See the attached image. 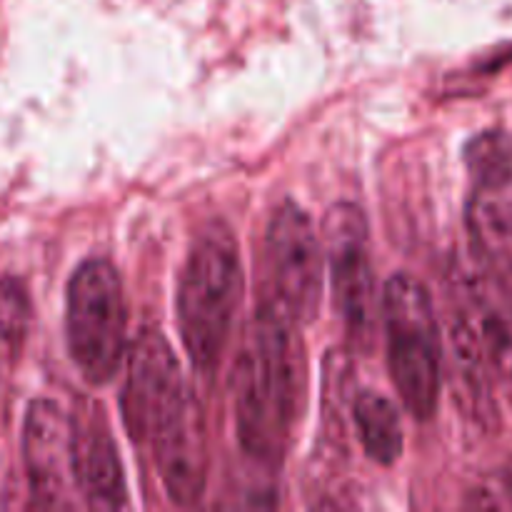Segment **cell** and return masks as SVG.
<instances>
[{
	"label": "cell",
	"mask_w": 512,
	"mask_h": 512,
	"mask_svg": "<svg viewBox=\"0 0 512 512\" xmlns=\"http://www.w3.org/2000/svg\"><path fill=\"white\" fill-rule=\"evenodd\" d=\"M300 325L255 310L235 365V433L250 458L280 465L293 445L308 398V360Z\"/></svg>",
	"instance_id": "1"
},
{
	"label": "cell",
	"mask_w": 512,
	"mask_h": 512,
	"mask_svg": "<svg viewBox=\"0 0 512 512\" xmlns=\"http://www.w3.org/2000/svg\"><path fill=\"white\" fill-rule=\"evenodd\" d=\"M243 300V268L238 240L223 223L195 238L175 293L178 333L190 363L200 375H213L230 343Z\"/></svg>",
	"instance_id": "2"
},
{
	"label": "cell",
	"mask_w": 512,
	"mask_h": 512,
	"mask_svg": "<svg viewBox=\"0 0 512 512\" xmlns=\"http://www.w3.org/2000/svg\"><path fill=\"white\" fill-rule=\"evenodd\" d=\"M383 328L390 378L405 410L430 420L443 388V338L433 300L418 278L398 273L385 283Z\"/></svg>",
	"instance_id": "3"
},
{
	"label": "cell",
	"mask_w": 512,
	"mask_h": 512,
	"mask_svg": "<svg viewBox=\"0 0 512 512\" xmlns=\"http://www.w3.org/2000/svg\"><path fill=\"white\" fill-rule=\"evenodd\" d=\"M70 358L90 385L115 378L128 345L123 283L113 263L90 258L75 268L65 298Z\"/></svg>",
	"instance_id": "4"
},
{
	"label": "cell",
	"mask_w": 512,
	"mask_h": 512,
	"mask_svg": "<svg viewBox=\"0 0 512 512\" xmlns=\"http://www.w3.org/2000/svg\"><path fill=\"white\" fill-rule=\"evenodd\" d=\"M260 270V308L273 310L300 328L318 318L323 300V243L308 213L293 200L280 203L270 215Z\"/></svg>",
	"instance_id": "5"
},
{
	"label": "cell",
	"mask_w": 512,
	"mask_h": 512,
	"mask_svg": "<svg viewBox=\"0 0 512 512\" xmlns=\"http://www.w3.org/2000/svg\"><path fill=\"white\" fill-rule=\"evenodd\" d=\"M320 243L330 260L340 320L355 345L368 348L375 330V273L363 210L353 203H335L323 218Z\"/></svg>",
	"instance_id": "6"
},
{
	"label": "cell",
	"mask_w": 512,
	"mask_h": 512,
	"mask_svg": "<svg viewBox=\"0 0 512 512\" xmlns=\"http://www.w3.org/2000/svg\"><path fill=\"white\" fill-rule=\"evenodd\" d=\"M153 453L155 470L165 493L180 508L200 503L208 485V435L203 410L193 390H185L163 415L145 443Z\"/></svg>",
	"instance_id": "7"
},
{
	"label": "cell",
	"mask_w": 512,
	"mask_h": 512,
	"mask_svg": "<svg viewBox=\"0 0 512 512\" xmlns=\"http://www.w3.org/2000/svg\"><path fill=\"white\" fill-rule=\"evenodd\" d=\"M23 463L35 508H73L75 478V420L48 398L28 405L23 423Z\"/></svg>",
	"instance_id": "8"
},
{
	"label": "cell",
	"mask_w": 512,
	"mask_h": 512,
	"mask_svg": "<svg viewBox=\"0 0 512 512\" xmlns=\"http://www.w3.org/2000/svg\"><path fill=\"white\" fill-rule=\"evenodd\" d=\"M188 390L178 358L160 330H143L128 360L120 413L135 443L143 445L155 420Z\"/></svg>",
	"instance_id": "9"
},
{
	"label": "cell",
	"mask_w": 512,
	"mask_h": 512,
	"mask_svg": "<svg viewBox=\"0 0 512 512\" xmlns=\"http://www.w3.org/2000/svg\"><path fill=\"white\" fill-rule=\"evenodd\" d=\"M453 298L488 360L495 388L512 405V295L485 270H458Z\"/></svg>",
	"instance_id": "10"
},
{
	"label": "cell",
	"mask_w": 512,
	"mask_h": 512,
	"mask_svg": "<svg viewBox=\"0 0 512 512\" xmlns=\"http://www.w3.org/2000/svg\"><path fill=\"white\" fill-rule=\"evenodd\" d=\"M75 420V478L85 505L93 510H123L128 508V488H125L123 463L118 445L105 425L100 408Z\"/></svg>",
	"instance_id": "11"
},
{
	"label": "cell",
	"mask_w": 512,
	"mask_h": 512,
	"mask_svg": "<svg viewBox=\"0 0 512 512\" xmlns=\"http://www.w3.org/2000/svg\"><path fill=\"white\" fill-rule=\"evenodd\" d=\"M450 370H453V388L463 413L478 428L495 430L500 423L498 400H495V380L488 368L483 350L470 330L468 320L453 308L450 313Z\"/></svg>",
	"instance_id": "12"
},
{
	"label": "cell",
	"mask_w": 512,
	"mask_h": 512,
	"mask_svg": "<svg viewBox=\"0 0 512 512\" xmlns=\"http://www.w3.org/2000/svg\"><path fill=\"white\" fill-rule=\"evenodd\" d=\"M353 420L358 440L370 460L393 465L403 453L400 413L388 398L378 393H360L353 403Z\"/></svg>",
	"instance_id": "13"
},
{
	"label": "cell",
	"mask_w": 512,
	"mask_h": 512,
	"mask_svg": "<svg viewBox=\"0 0 512 512\" xmlns=\"http://www.w3.org/2000/svg\"><path fill=\"white\" fill-rule=\"evenodd\" d=\"M465 160L473 173L475 188L512 185V140L503 133H483L468 145Z\"/></svg>",
	"instance_id": "14"
},
{
	"label": "cell",
	"mask_w": 512,
	"mask_h": 512,
	"mask_svg": "<svg viewBox=\"0 0 512 512\" xmlns=\"http://www.w3.org/2000/svg\"><path fill=\"white\" fill-rule=\"evenodd\" d=\"M30 298L20 280L0 278V355L18 358L30 330Z\"/></svg>",
	"instance_id": "15"
},
{
	"label": "cell",
	"mask_w": 512,
	"mask_h": 512,
	"mask_svg": "<svg viewBox=\"0 0 512 512\" xmlns=\"http://www.w3.org/2000/svg\"><path fill=\"white\" fill-rule=\"evenodd\" d=\"M468 505L478 510H512V460L470 493Z\"/></svg>",
	"instance_id": "16"
}]
</instances>
